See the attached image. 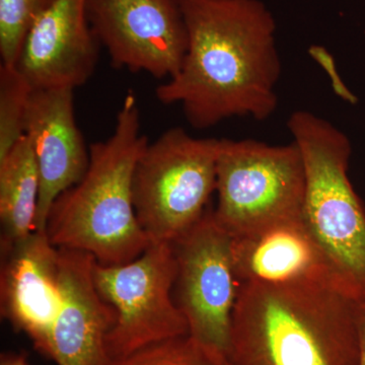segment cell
<instances>
[{
  "instance_id": "1",
  "label": "cell",
  "mask_w": 365,
  "mask_h": 365,
  "mask_svg": "<svg viewBox=\"0 0 365 365\" xmlns=\"http://www.w3.org/2000/svg\"><path fill=\"white\" fill-rule=\"evenodd\" d=\"M188 49L155 91L198 130L232 117L264 121L277 109L281 60L276 21L261 0H181Z\"/></svg>"
},
{
  "instance_id": "2",
  "label": "cell",
  "mask_w": 365,
  "mask_h": 365,
  "mask_svg": "<svg viewBox=\"0 0 365 365\" xmlns=\"http://www.w3.org/2000/svg\"><path fill=\"white\" fill-rule=\"evenodd\" d=\"M356 304L324 285L242 283L232 365H357Z\"/></svg>"
},
{
  "instance_id": "3",
  "label": "cell",
  "mask_w": 365,
  "mask_h": 365,
  "mask_svg": "<svg viewBox=\"0 0 365 365\" xmlns=\"http://www.w3.org/2000/svg\"><path fill=\"white\" fill-rule=\"evenodd\" d=\"M148 144L130 91L111 136L91 144L85 176L53 203L46 232L54 246L86 252L104 266L129 263L150 246L133 204L134 170Z\"/></svg>"
},
{
  "instance_id": "4",
  "label": "cell",
  "mask_w": 365,
  "mask_h": 365,
  "mask_svg": "<svg viewBox=\"0 0 365 365\" xmlns=\"http://www.w3.org/2000/svg\"><path fill=\"white\" fill-rule=\"evenodd\" d=\"M306 170L302 216L343 292L365 302V206L348 177L349 138L328 120L299 110L287 120Z\"/></svg>"
},
{
  "instance_id": "5",
  "label": "cell",
  "mask_w": 365,
  "mask_h": 365,
  "mask_svg": "<svg viewBox=\"0 0 365 365\" xmlns=\"http://www.w3.org/2000/svg\"><path fill=\"white\" fill-rule=\"evenodd\" d=\"M220 141L174 127L146 145L134 170L133 204L151 244L176 242L206 212Z\"/></svg>"
},
{
  "instance_id": "6",
  "label": "cell",
  "mask_w": 365,
  "mask_h": 365,
  "mask_svg": "<svg viewBox=\"0 0 365 365\" xmlns=\"http://www.w3.org/2000/svg\"><path fill=\"white\" fill-rule=\"evenodd\" d=\"M216 222L230 237L302 215L306 170L299 146L222 139Z\"/></svg>"
},
{
  "instance_id": "7",
  "label": "cell",
  "mask_w": 365,
  "mask_h": 365,
  "mask_svg": "<svg viewBox=\"0 0 365 365\" xmlns=\"http://www.w3.org/2000/svg\"><path fill=\"white\" fill-rule=\"evenodd\" d=\"M176 276V256L170 242L150 244L138 258L123 265L96 263V287L117 313L106 340L110 361L155 343L189 335L187 319L173 295Z\"/></svg>"
},
{
  "instance_id": "8",
  "label": "cell",
  "mask_w": 365,
  "mask_h": 365,
  "mask_svg": "<svg viewBox=\"0 0 365 365\" xmlns=\"http://www.w3.org/2000/svg\"><path fill=\"white\" fill-rule=\"evenodd\" d=\"M177 260L175 302L189 335L216 365H232L230 336L239 282L232 258V237L208 208L195 225L172 242Z\"/></svg>"
},
{
  "instance_id": "9",
  "label": "cell",
  "mask_w": 365,
  "mask_h": 365,
  "mask_svg": "<svg viewBox=\"0 0 365 365\" xmlns=\"http://www.w3.org/2000/svg\"><path fill=\"white\" fill-rule=\"evenodd\" d=\"M93 32L116 68L176 76L188 49L181 0H88Z\"/></svg>"
},
{
  "instance_id": "10",
  "label": "cell",
  "mask_w": 365,
  "mask_h": 365,
  "mask_svg": "<svg viewBox=\"0 0 365 365\" xmlns=\"http://www.w3.org/2000/svg\"><path fill=\"white\" fill-rule=\"evenodd\" d=\"M60 250L46 232L1 250L0 311L37 351L48 357L53 326L61 307Z\"/></svg>"
},
{
  "instance_id": "11",
  "label": "cell",
  "mask_w": 365,
  "mask_h": 365,
  "mask_svg": "<svg viewBox=\"0 0 365 365\" xmlns=\"http://www.w3.org/2000/svg\"><path fill=\"white\" fill-rule=\"evenodd\" d=\"M98 46L88 0H54L26 34L16 66L33 90L74 91L95 72Z\"/></svg>"
},
{
  "instance_id": "12",
  "label": "cell",
  "mask_w": 365,
  "mask_h": 365,
  "mask_svg": "<svg viewBox=\"0 0 365 365\" xmlns=\"http://www.w3.org/2000/svg\"><path fill=\"white\" fill-rule=\"evenodd\" d=\"M73 91L33 90L29 103L25 135L32 145L40 178L37 232L47 230L53 203L83 179L90 165V146L74 116Z\"/></svg>"
},
{
  "instance_id": "13",
  "label": "cell",
  "mask_w": 365,
  "mask_h": 365,
  "mask_svg": "<svg viewBox=\"0 0 365 365\" xmlns=\"http://www.w3.org/2000/svg\"><path fill=\"white\" fill-rule=\"evenodd\" d=\"M59 250L62 302L48 359L57 365H109L106 340L116 323L117 313L96 287L97 260L86 252Z\"/></svg>"
},
{
  "instance_id": "14",
  "label": "cell",
  "mask_w": 365,
  "mask_h": 365,
  "mask_svg": "<svg viewBox=\"0 0 365 365\" xmlns=\"http://www.w3.org/2000/svg\"><path fill=\"white\" fill-rule=\"evenodd\" d=\"M232 258L239 284L307 283L343 292L332 263L302 215L232 237Z\"/></svg>"
},
{
  "instance_id": "15",
  "label": "cell",
  "mask_w": 365,
  "mask_h": 365,
  "mask_svg": "<svg viewBox=\"0 0 365 365\" xmlns=\"http://www.w3.org/2000/svg\"><path fill=\"white\" fill-rule=\"evenodd\" d=\"M39 196L37 162L30 140L24 135L0 160V249L35 230Z\"/></svg>"
},
{
  "instance_id": "16",
  "label": "cell",
  "mask_w": 365,
  "mask_h": 365,
  "mask_svg": "<svg viewBox=\"0 0 365 365\" xmlns=\"http://www.w3.org/2000/svg\"><path fill=\"white\" fill-rule=\"evenodd\" d=\"M33 88L16 66H0V160L26 133Z\"/></svg>"
},
{
  "instance_id": "17",
  "label": "cell",
  "mask_w": 365,
  "mask_h": 365,
  "mask_svg": "<svg viewBox=\"0 0 365 365\" xmlns=\"http://www.w3.org/2000/svg\"><path fill=\"white\" fill-rule=\"evenodd\" d=\"M54 0H0L1 64L16 66L34 21Z\"/></svg>"
},
{
  "instance_id": "18",
  "label": "cell",
  "mask_w": 365,
  "mask_h": 365,
  "mask_svg": "<svg viewBox=\"0 0 365 365\" xmlns=\"http://www.w3.org/2000/svg\"><path fill=\"white\" fill-rule=\"evenodd\" d=\"M109 365H216L190 335L172 338L144 347Z\"/></svg>"
},
{
  "instance_id": "19",
  "label": "cell",
  "mask_w": 365,
  "mask_h": 365,
  "mask_svg": "<svg viewBox=\"0 0 365 365\" xmlns=\"http://www.w3.org/2000/svg\"><path fill=\"white\" fill-rule=\"evenodd\" d=\"M356 326L359 349L357 365H365V302L356 304Z\"/></svg>"
},
{
  "instance_id": "20",
  "label": "cell",
  "mask_w": 365,
  "mask_h": 365,
  "mask_svg": "<svg viewBox=\"0 0 365 365\" xmlns=\"http://www.w3.org/2000/svg\"><path fill=\"white\" fill-rule=\"evenodd\" d=\"M0 365H30L25 355L4 354Z\"/></svg>"
}]
</instances>
